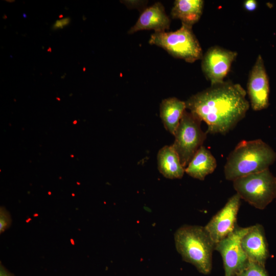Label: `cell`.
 I'll return each mask as SVG.
<instances>
[{
	"mask_svg": "<svg viewBox=\"0 0 276 276\" xmlns=\"http://www.w3.org/2000/svg\"><path fill=\"white\" fill-rule=\"evenodd\" d=\"M237 53L218 46L209 48L201 59L202 71L211 85L223 82Z\"/></svg>",
	"mask_w": 276,
	"mask_h": 276,
	"instance_id": "obj_8",
	"label": "cell"
},
{
	"mask_svg": "<svg viewBox=\"0 0 276 276\" xmlns=\"http://www.w3.org/2000/svg\"><path fill=\"white\" fill-rule=\"evenodd\" d=\"M12 222L10 213L4 206L0 208V234H2L11 226Z\"/></svg>",
	"mask_w": 276,
	"mask_h": 276,
	"instance_id": "obj_18",
	"label": "cell"
},
{
	"mask_svg": "<svg viewBox=\"0 0 276 276\" xmlns=\"http://www.w3.org/2000/svg\"><path fill=\"white\" fill-rule=\"evenodd\" d=\"M241 199L237 193L232 196L204 226L215 245L232 233L237 226Z\"/></svg>",
	"mask_w": 276,
	"mask_h": 276,
	"instance_id": "obj_9",
	"label": "cell"
},
{
	"mask_svg": "<svg viewBox=\"0 0 276 276\" xmlns=\"http://www.w3.org/2000/svg\"><path fill=\"white\" fill-rule=\"evenodd\" d=\"M203 5L202 0H176L171 12V17L192 27L200 19Z\"/></svg>",
	"mask_w": 276,
	"mask_h": 276,
	"instance_id": "obj_16",
	"label": "cell"
},
{
	"mask_svg": "<svg viewBox=\"0 0 276 276\" xmlns=\"http://www.w3.org/2000/svg\"><path fill=\"white\" fill-rule=\"evenodd\" d=\"M48 52H52V49L51 47H49L48 49L47 50Z\"/></svg>",
	"mask_w": 276,
	"mask_h": 276,
	"instance_id": "obj_22",
	"label": "cell"
},
{
	"mask_svg": "<svg viewBox=\"0 0 276 276\" xmlns=\"http://www.w3.org/2000/svg\"><path fill=\"white\" fill-rule=\"evenodd\" d=\"M241 245L248 260L265 266L269 252L262 225L257 224L250 226L242 238Z\"/></svg>",
	"mask_w": 276,
	"mask_h": 276,
	"instance_id": "obj_11",
	"label": "cell"
},
{
	"mask_svg": "<svg viewBox=\"0 0 276 276\" xmlns=\"http://www.w3.org/2000/svg\"><path fill=\"white\" fill-rule=\"evenodd\" d=\"M149 42L164 49L174 57L189 63L201 59L203 55L192 27L182 23L175 31L154 32Z\"/></svg>",
	"mask_w": 276,
	"mask_h": 276,
	"instance_id": "obj_4",
	"label": "cell"
},
{
	"mask_svg": "<svg viewBox=\"0 0 276 276\" xmlns=\"http://www.w3.org/2000/svg\"><path fill=\"white\" fill-rule=\"evenodd\" d=\"M157 164L159 172L169 179H180L185 172V168L172 145L165 146L159 150Z\"/></svg>",
	"mask_w": 276,
	"mask_h": 276,
	"instance_id": "obj_14",
	"label": "cell"
},
{
	"mask_svg": "<svg viewBox=\"0 0 276 276\" xmlns=\"http://www.w3.org/2000/svg\"><path fill=\"white\" fill-rule=\"evenodd\" d=\"M217 167V162L210 151L202 146L185 168V172L190 176L203 180L213 173Z\"/></svg>",
	"mask_w": 276,
	"mask_h": 276,
	"instance_id": "obj_13",
	"label": "cell"
},
{
	"mask_svg": "<svg viewBox=\"0 0 276 276\" xmlns=\"http://www.w3.org/2000/svg\"><path fill=\"white\" fill-rule=\"evenodd\" d=\"M276 159V153L260 139L240 141L229 153L224 167L228 180H234L269 169Z\"/></svg>",
	"mask_w": 276,
	"mask_h": 276,
	"instance_id": "obj_2",
	"label": "cell"
},
{
	"mask_svg": "<svg viewBox=\"0 0 276 276\" xmlns=\"http://www.w3.org/2000/svg\"><path fill=\"white\" fill-rule=\"evenodd\" d=\"M85 67H84L83 68V71H85Z\"/></svg>",
	"mask_w": 276,
	"mask_h": 276,
	"instance_id": "obj_26",
	"label": "cell"
},
{
	"mask_svg": "<svg viewBox=\"0 0 276 276\" xmlns=\"http://www.w3.org/2000/svg\"><path fill=\"white\" fill-rule=\"evenodd\" d=\"M0 276H15L13 274L9 271L0 262Z\"/></svg>",
	"mask_w": 276,
	"mask_h": 276,
	"instance_id": "obj_21",
	"label": "cell"
},
{
	"mask_svg": "<svg viewBox=\"0 0 276 276\" xmlns=\"http://www.w3.org/2000/svg\"><path fill=\"white\" fill-rule=\"evenodd\" d=\"M71 19L66 17L64 19L57 20L54 25L53 28L55 30L57 29H62L64 26H67L70 22Z\"/></svg>",
	"mask_w": 276,
	"mask_h": 276,
	"instance_id": "obj_20",
	"label": "cell"
},
{
	"mask_svg": "<svg viewBox=\"0 0 276 276\" xmlns=\"http://www.w3.org/2000/svg\"><path fill=\"white\" fill-rule=\"evenodd\" d=\"M171 20L159 2L146 8L140 15L135 24L128 31L132 34L141 30H154L155 32L169 30Z\"/></svg>",
	"mask_w": 276,
	"mask_h": 276,
	"instance_id": "obj_12",
	"label": "cell"
},
{
	"mask_svg": "<svg viewBox=\"0 0 276 276\" xmlns=\"http://www.w3.org/2000/svg\"><path fill=\"white\" fill-rule=\"evenodd\" d=\"M236 276H268V274L265 266L248 260L243 269Z\"/></svg>",
	"mask_w": 276,
	"mask_h": 276,
	"instance_id": "obj_17",
	"label": "cell"
},
{
	"mask_svg": "<svg viewBox=\"0 0 276 276\" xmlns=\"http://www.w3.org/2000/svg\"><path fill=\"white\" fill-rule=\"evenodd\" d=\"M233 182L240 198L257 209H265L276 197V176L269 169L238 178Z\"/></svg>",
	"mask_w": 276,
	"mask_h": 276,
	"instance_id": "obj_5",
	"label": "cell"
},
{
	"mask_svg": "<svg viewBox=\"0 0 276 276\" xmlns=\"http://www.w3.org/2000/svg\"><path fill=\"white\" fill-rule=\"evenodd\" d=\"M246 92L230 81L211 85L191 96L187 109L206 123V133L225 134L245 116L249 108Z\"/></svg>",
	"mask_w": 276,
	"mask_h": 276,
	"instance_id": "obj_1",
	"label": "cell"
},
{
	"mask_svg": "<svg viewBox=\"0 0 276 276\" xmlns=\"http://www.w3.org/2000/svg\"><path fill=\"white\" fill-rule=\"evenodd\" d=\"M186 109V102L175 97L168 98L162 101L160 117L165 129L172 134H174Z\"/></svg>",
	"mask_w": 276,
	"mask_h": 276,
	"instance_id": "obj_15",
	"label": "cell"
},
{
	"mask_svg": "<svg viewBox=\"0 0 276 276\" xmlns=\"http://www.w3.org/2000/svg\"><path fill=\"white\" fill-rule=\"evenodd\" d=\"M249 227L237 225L232 233L216 244L215 250L220 253L223 260L224 276H236L248 262L241 240Z\"/></svg>",
	"mask_w": 276,
	"mask_h": 276,
	"instance_id": "obj_7",
	"label": "cell"
},
{
	"mask_svg": "<svg viewBox=\"0 0 276 276\" xmlns=\"http://www.w3.org/2000/svg\"><path fill=\"white\" fill-rule=\"evenodd\" d=\"M24 16L25 17H27V16L25 15V13L24 14Z\"/></svg>",
	"mask_w": 276,
	"mask_h": 276,
	"instance_id": "obj_25",
	"label": "cell"
},
{
	"mask_svg": "<svg viewBox=\"0 0 276 276\" xmlns=\"http://www.w3.org/2000/svg\"><path fill=\"white\" fill-rule=\"evenodd\" d=\"M258 6V3L255 0H246L243 3V7L245 10L249 12L255 11Z\"/></svg>",
	"mask_w": 276,
	"mask_h": 276,
	"instance_id": "obj_19",
	"label": "cell"
},
{
	"mask_svg": "<svg viewBox=\"0 0 276 276\" xmlns=\"http://www.w3.org/2000/svg\"><path fill=\"white\" fill-rule=\"evenodd\" d=\"M201 121L196 115L186 110L174 133L172 146L183 168L188 166L206 138L207 133L201 128Z\"/></svg>",
	"mask_w": 276,
	"mask_h": 276,
	"instance_id": "obj_6",
	"label": "cell"
},
{
	"mask_svg": "<svg viewBox=\"0 0 276 276\" xmlns=\"http://www.w3.org/2000/svg\"><path fill=\"white\" fill-rule=\"evenodd\" d=\"M63 17V15H62V14H60V15H59V18H62Z\"/></svg>",
	"mask_w": 276,
	"mask_h": 276,
	"instance_id": "obj_23",
	"label": "cell"
},
{
	"mask_svg": "<svg viewBox=\"0 0 276 276\" xmlns=\"http://www.w3.org/2000/svg\"><path fill=\"white\" fill-rule=\"evenodd\" d=\"M269 83L262 57L259 55L249 75L247 84L250 105L255 111L269 106Z\"/></svg>",
	"mask_w": 276,
	"mask_h": 276,
	"instance_id": "obj_10",
	"label": "cell"
},
{
	"mask_svg": "<svg viewBox=\"0 0 276 276\" xmlns=\"http://www.w3.org/2000/svg\"><path fill=\"white\" fill-rule=\"evenodd\" d=\"M175 247L182 260L204 274L210 273L215 243L204 226L184 225L174 234Z\"/></svg>",
	"mask_w": 276,
	"mask_h": 276,
	"instance_id": "obj_3",
	"label": "cell"
},
{
	"mask_svg": "<svg viewBox=\"0 0 276 276\" xmlns=\"http://www.w3.org/2000/svg\"><path fill=\"white\" fill-rule=\"evenodd\" d=\"M3 18L4 19H6L7 18V16L6 15H4V16H3Z\"/></svg>",
	"mask_w": 276,
	"mask_h": 276,
	"instance_id": "obj_24",
	"label": "cell"
}]
</instances>
